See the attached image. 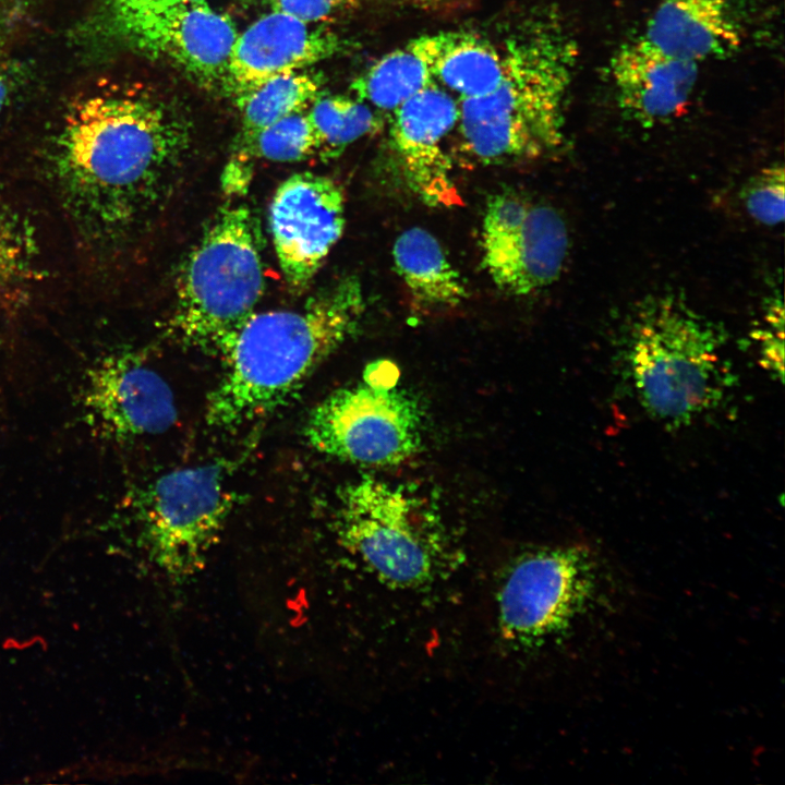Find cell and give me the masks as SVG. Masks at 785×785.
Returning <instances> with one entry per match:
<instances>
[{"label": "cell", "instance_id": "6da1fadb", "mask_svg": "<svg viewBox=\"0 0 785 785\" xmlns=\"http://www.w3.org/2000/svg\"><path fill=\"white\" fill-rule=\"evenodd\" d=\"M190 143L183 117L149 95L105 89L67 111L48 170L78 239L117 246L166 192Z\"/></svg>", "mask_w": 785, "mask_h": 785}, {"label": "cell", "instance_id": "7a4b0ae2", "mask_svg": "<svg viewBox=\"0 0 785 785\" xmlns=\"http://www.w3.org/2000/svg\"><path fill=\"white\" fill-rule=\"evenodd\" d=\"M364 312L361 283L348 276L299 309L253 313L219 354L225 371L209 394L207 423L230 428L273 412L358 331Z\"/></svg>", "mask_w": 785, "mask_h": 785}, {"label": "cell", "instance_id": "3957f363", "mask_svg": "<svg viewBox=\"0 0 785 785\" xmlns=\"http://www.w3.org/2000/svg\"><path fill=\"white\" fill-rule=\"evenodd\" d=\"M502 49L497 86L484 96L458 100L462 144L484 164L539 157L564 140L572 44L551 25L530 23Z\"/></svg>", "mask_w": 785, "mask_h": 785}, {"label": "cell", "instance_id": "277c9868", "mask_svg": "<svg viewBox=\"0 0 785 785\" xmlns=\"http://www.w3.org/2000/svg\"><path fill=\"white\" fill-rule=\"evenodd\" d=\"M724 337L679 294H657L637 306L620 342L623 375L652 418L688 425L715 410L733 385Z\"/></svg>", "mask_w": 785, "mask_h": 785}, {"label": "cell", "instance_id": "5b68a950", "mask_svg": "<svg viewBox=\"0 0 785 785\" xmlns=\"http://www.w3.org/2000/svg\"><path fill=\"white\" fill-rule=\"evenodd\" d=\"M255 218L245 204L221 207L182 264L169 330L220 354L254 313L265 280Z\"/></svg>", "mask_w": 785, "mask_h": 785}, {"label": "cell", "instance_id": "8992f818", "mask_svg": "<svg viewBox=\"0 0 785 785\" xmlns=\"http://www.w3.org/2000/svg\"><path fill=\"white\" fill-rule=\"evenodd\" d=\"M338 500V540L385 585L416 589L445 568L446 528L414 490L366 475L345 486Z\"/></svg>", "mask_w": 785, "mask_h": 785}, {"label": "cell", "instance_id": "52a82bcc", "mask_svg": "<svg viewBox=\"0 0 785 785\" xmlns=\"http://www.w3.org/2000/svg\"><path fill=\"white\" fill-rule=\"evenodd\" d=\"M602 565L583 544L539 547L518 556L498 590L504 637L522 648L540 647L573 630L605 605Z\"/></svg>", "mask_w": 785, "mask_h": 785}, {"label": "cell", "instance_id": "ba28073f", "mask_svg": "<svg viewBox=\"0 0 785 785\" xmlns=\"http://www.w3.org/2000/svg\"><path fill=\"white\" fill-rule=\"evenodd\" d=\"M227 464L183 468L154 481L137 497L136 515L150 558L174 582L197 573L233 506Z\"/></svg>", "mask_w": 785, "mask_h": 785}, {"label": "cell", "instance_id": "9c48e42d", "mask_svg": "<svg viewBox=\"0 0 785 785\" xmlns=\"http://www.w3.org/2000/svg\"><path fill=\"white\" fill-rule=\"evenodd\" d=\"M424 413L408 390L363 379L340 388L310 413L309 444L325 455L364 466H392L418 452Z\"/></svg>", "mask_w": 785, "mask_h": 785}, {"label": "cell", "instance_id": "30bf717a", "mask_svg": "<svg viewBox=\"0 0 785 785\" xmlns=\"http://www.w3.org/2000/svg\"><path fill=\"white\" fill-rule=\"evenodd\" d=\"M481 243L483 265L495 285L524 295L557 280L569 235L555 208L505 191L487 202Z\"/></svg>", "mask_w": 785, "mask_h": 785}, {"label": "cell", "instance_id": "8fae6325", "mask_svg": "<svg viewBox=\"0 0 785 785\" xmlns=\"http://www.w3.org/2000/svg\"><path fill=\"white\" fill-rule=\"evenodd\" d=\"M238 32L229 16L206 1L181 3L129 19L101 40L161 59L202 87H226Z\"/></svg>", "mask_w": 785, "mask_h": 785}, {"label": "cell", "instance_id": "7c38bea8", "mask_svg": "<svg viewBox=\"0 0 785 785\" xmlns=\"http://www.w3.org/2000/svg\"><path fill=\"white\" fill-rule=\"evenodd\" d=\"M269 227L288 286L303 291L342 234L345 197L340 185L310 171L290 176L271 198Z\"/></svg>", "mask_w": 785, "mask_h": 785}, {"label": "cell", "instance_id": "4fadbf2b", "mask_svg": "<svg viewBox=\"0 0 785 785\" xmlns=\"http://www.w3.org/2000/svg\"><path fill=\"white\" fill-rule=\"evenodd\" d=\"M80 403L87 422L116 440L164 433L177 420L169 385L131 351L107 354L87 369Z\"/></svg>", "mask_w": 785, "mask_h": 785}, {"label": "cell", "instance_id": "5bb4252c", "mask_svg": "<svg viewBox=\"0 0 785 785\" xmlns=\"http://www.w3.org/2000/svg\"><path fill=\"white\" fill-rule=\"evenodd\" d=\"M273 10L251 24L233 44L225 89L238 99L269 78L303 70L343 48L331 31Z\"/></svg>", "mask_w": 785, "mask_h": 785}, {"label": "cell", "instance_id": "9a60e30c", "mask_svg": "<svg viewBox=\"0 0 785 785\" xmlns=\"http://www.w3.org/2000/svg\"><path fill=\"white\" fill-rule=\"evenodd\" d=\"M391 113L390 142L412 190L428 204H452L457 194L443 145L457 125L458 99L434 82Z\"/></svg>", "mask_w": 785, "mask_h": 785}, {"label": "cell", "instance_id": "2e32d148", "mask_svg": "<svg viewBox=\"0 0 785 785\" xmlns=\"http://www.w3.org/2000/svg\"><path fill=\"white\" fill-rule=\"evenodd\" d=\"M699 64L673 57L643 37L613 56L611 74L621 111L642 125L679 114L695 89Z\"/></svg>", "mask_w": 785, "mask_h": 785}, {"label": "cell", "instance_id": "e0dca14e", "mask_svg": "<svg viewBox=\"0 0 785 785\" xmlns=\"http://www.w3.org/2000/svg\"><path fill=\"white\" fill-rule=\"evenodd\" d=\"M642 37L663 52L700 64L735 52L742 25L734 0H659Z\"/></svg>", "mask_w": 785, "mask_h": 785}, {"label": "cell", "instance_id": "ac0fdd59", "mask_svg": "<svg viewBox=\"0 0 785 785\" xmlns=\"http://www.w3.org/2000/svg\"><path fill=\"white\" fill-rule=\"evenodd\" d=\"M435 83L458 100L491 93L503 73V49L471 31H445L409 43Z\"/></svg>", "mask_w": 785, "mask_h": 785}, {"label": "cell", "instance_id": "d6986e66", "mask_svg": "<svg viewBox=\"0 0 785 785\" xmlns=\"http://www.w3.org/2000/svg\"><path fill=\"white\" fill-rule=\"evenodd\" d=\"M395 268L414 300L425 306H456L467 298L459 273L438 240L420 227L404 230L392 249Z\"/></svg>", "mask_w": 785, "mask_h": 785}, {"label": "cell", "instance_id": "ffe728a7", "mask_svg": "<svg viewBox=\"0 0 785 785\" xmlns=\"http://www.w3.org/2000/svg\"><path fill=\"white\" fill-rule=\"evenodd\" d=\"M321 85L319 76L298 70L274 76L235 99L241 113V130L230 159L253 167L257 135L289 114L307 111L319 97Z\"/></svg>", "mask_w": 785, "mask_h": 785}, {"label": "cell", "instance_id": "44dd1931", "mask_svg": "<svg viewBox=\"0 0 785 785\" xmlns=\"http://www.w3.org/2000/svg\"><path fill=\"white\" fill-rule=\"evenodd\" d=\"M432 83L427 65L408 44L373 63L351 89L357 99L391 112Z\"/></svg>", "mask_w": 785, "mask_h": 785}, {"label": "cell", "instance_id": "7402d4cb", "mask_svg": "<svg viewBox=\"0 0 785 785\" xmlns=\"http://www.w3.org/2000/svg\"><path fill=\"white\" fill-rule=\"evenodd\" d=\"M306 114L316 135L317 154L328 159L382 125L381 117L366 102L340 95L318 97Z\"/></svg>", "mask_w": 785, "mask_h": 785}, {"label": "cell", "instance_id": "603a6c76", "mask_svg": "<svg viewBox=\"0 0 785 785\" xmlns=\"http://www.w3.org/2000/svg\"><path fill=\"white\" fill-rule=\"evenodd\" d=\"M255 158L301 161L317 153V140L304 112L289 114L264 129L254 143Z\"/></svg>", "mask_w": 785, "mask_h": 785}, {"label": "cell", "instance_id": "cb8c5ba5", "mask_svg": "<svg viewBox=\"0 0 785 785\" xmlns=\"http://www.w3.org/2000/svg\"><path fill=\"white\" fill-rule=\"evenodd\" d=\"M32 229L0 201V283L28 278L36 253Z\"/></svg>", "mask_w": 785, "mask_h": 785}, {"label": "cell", "instance_id": "d4e9b609", "mask_svg": "<svg viewBox=\"0 0 785 785\" xmlns=\"http://www.w3.org/2000/svg\"><path fill=\"white\" fill-rule=\"evenodd\" d=\"M784 166L763 168L744 191V204L748 214L765 226H776L784 220Z\"/></svg>", "mask_w": 785, "mask_h": 785}, {"label": "cell", "instance_id": "484cf974", "mask_svg": "<svg viewBox=\"0 0 785 785\" xmlns=\"http://www.w3.org/2000/svg\"><path fill=\"white\" fill-rule=\"evenodd\" d=\"M205 0H98L92 15L84 25L85 35L101 38L118 24L168 7Z\"/></svg>", "mask_w": 785, "mask_h": 785}, {"label": "cell", "instance_id": "4316f807", "mask_svg": "<svg viewBox=\"0 0 785 785\" xmlns=\"http://www.w3.org/2000/svg\"><path fill=\"white\" fill-rule=\"evenodd\" d=\"M784 307L782 300H773L765 312L764 325L757 330L760 364L783 381Z\"/></svg>", "mask_w": 785, "mask_h": 785}, {"label": "cell", "instance_id": "83f0119b", "mask_svg": "<svg viewBox=\"0 0 785 785\" xmlns=\"http://www.w3.org/2000/svg\"><path fill=\"white\" fill-rule=\"evenodd\" d=\"M361 0H267L273 10L312 23L331 20L358 7Z\"/></svg>", "mask_w": 785, "mask_h": 785}, {"label": "cell", "instance_id": "f1b7e54d", "mask_svg": "<svg viewBox=\"0 0 785 785\" xmlns=\"http://www.w3.org/2000/svg\"><path fill=\"white\" fill-rule=\"evenodd\" d=\"M14 78L11 63L0 51V112L9 105L15 87Z\"/></svg>", "mask_w": 785, "mask_h": 785}, {"label": "cell", "instance_id": "f546056e", "mask_svg": "<svg viewBox=\"0 0 785 785\" xmlns=\"http://www.w3.org/2000/svg\"><path fill=\"white\" fill-rule=\"evenodd\" d=\"M411 1L423 8L436 9V8L452 3L456 0H411Z\"/></svg>", "mask_w": 785, "mask_h": 785}]
</instances>
